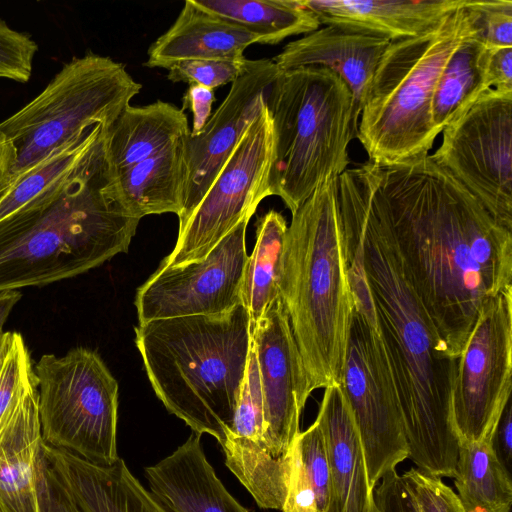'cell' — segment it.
<instances>
[{
  "instance_id": "18",
  "label": "cell",
  "mask_w": 512,
  "mask_h": 512,
  "mask_svg": "<svg viewBox=\"0 0 512 512\" xmlns=\"http://www.w3.org/2000/svg\"><path fill=\"white\" fill-rule=\"evenodd\" d=\"M43 455L82 512H171L121 458L110 465L96 464L45 442Z\"/></svg>"
},
{
  "instance_id": "43",
  "label": "cell",
  "mask_w": 512,
  "mask_h": 512,
  "mask_svg": "<svg viewBox=\"0 0 512 512\" xmlns=\"http://www.w3.org/2000/svg\"><path fill=\"white\" fill-rule=\"evenodd\" d=\"M22 293L18 290L0 291V335L11 311L19 302Z\"/></svg>"
},
{
  "instance_id": "41",
  "label": "cell",
  "mask_w": 512,
  "mask_h": 512,
  "mask_svg": "<svg viewBox=\"0 0 512 512\" xmlns=\"http://www.w3.org/2000/svg\"><path fill=\"white\" fill-rule=\"evenodd\" d=\"M494 444H497L502 462L509 465L512 455V412L511 401H509L503 411L498 423Z\"/></svg>"
},
{
  "instance_id": "40",
  "label": "cell",
  "mask_w": 512,
  "mask_h": 512,
  "mask_svg": "<svg viewBox=\"0 0 512 512\" xmlns=\"http://www.w3.org/2000/svg\"><path fill=\"white\" fill-rule=\"evenodd\" d=\"M486 72L491 88L512 91V46L489 47Z\"/></svg>"
},
{
  "instance_id": "11",
  "label": "cell",
  "mask_w": 512,
  "mask_h": 512,
  "mask_svg": "<svg viewBox=\"0 0 512 512\" xmlns=\"http://www.w3.org/2000/svg\"><path fill=\"white\" fill-rule=\"evenodd\" d=\"M273 121L267 106L249 126L217 177L183 226L160 267L203 259L242 220L271 196Z\"/></svg>"
},
{
  "instance_id": "37",
  "label": "cell",
  "mask_w": 512,
  "mask_h": 512,
  "mask_svg": "<svg viewBox=\"0 0 512 512\" xmlns=\"http://www.w3.org/2000/svg\"><path fill=\"white\" fill-rule=\"evenodd\" d=\"M373 494L377 512H420L401 475L395 470L381 478Z\"/></svg>"
},
{
  "instance_id": "28",
  "label": "cell",
  "mask_w": 512,
  "mask_h": 512,
  "mask_svg": "<svg viewBox=\"0 0 512 512\" xmlns=\"http://www.w3.org/2000/svg\"><path fill=\"white\" fill-rule=\"evenodd\" d=\"M489 47L476 33L452 53L434 92L432 120L442 130L460 117L484 92L491 89L487 79Z\"/></svg>"
},
{
  "instance_id": "23",
  "label": "cell",
  "mask_w": 512,
  "mask_h": 512,
  "mask_svg": "<svg viewBox=\"0 0 512 512\" xmlns=\"http://www.w3.org/2000/svg\"><path fill=\"white\" fill-rule=\"evenodd\" d=\"M260 39L186 0L170 28L148 49L149 68L169 69L192 59H244V51Z\"/></svg>"
},
{
  "instance_id": "3",
  "label": "cell",
  "mask_w": 512,
  "mask_h": 512,
  "mask_svg": "<svg viewBox=\"0 0 512 512\" xmlns=\"http://www.w3.org/2000/svg\"><path fill=\"white\" fill-rule=\"evenodd\" d=\"M103 132L71 172L0 220V291L72 278L128 251L140 219L115 196Z\"/></svg>"
},
{
  "instance_id": "6",
  "label": "cell",
  "mask_w": 512,
  "mask_h": 512,
  "mask_svg": "<svg viewBox=\"0 0 512 512\" xmlns=\"http://www.w3.org/2000/svg\"><path fill=\"white\" fill-rule=\"evenodd\" d=\"M464 4L419 35L391 40L383 52L357 129L368 161L392 166L428 155L440 133L432 120L439 76L476 33Z\"/></svg>"
},
{
  "instance_id": "21",
  "label": "cell",
  "mask_w": 512,
  "mask_h": 512,
  "mask_svg": "<svg viewBox=\"0 0 512 512\" xmlns=\"http://www.w3.org/2000/svg\"><path fill=\"white\" fill-rule=\"evenodd\" d=\"M144 473L152 494L171 512H250L216 475L195 432Z\"/></svg>"
},
{
  "instance_id": "2",
  "label": "cell",
  "mask_w": 512,
  "mask_h": 512,
  "mask_svg": "<svg viewBox=\"0 0 512 512\" xmlns=\"http://www.w3.org/2000/svg\"><path fill=\"white\" fill-rule=\"evenodd\" d=\"M342 230L358 246L403 418L409 457L417 469L455 477L459 440L450 400L457 359L438 336L407 278L377 201L369 169L338 183Z\"/></svg>"
},
{
  "instance_id": "39",
  "label": "cell",
  "mask_w": 512,
  "mask_h": 512,
  "mask_svg": "<svg viewBox=\"0 0 512 512\" xmlns=\"http://www.w3.org/2000/svg\"><path fill=\"white\" fill-rule=\"evenodd\" d=\"M214 102L215 95L213 89L197 84H189L182 98V110L188 109L192 113L191 135L201 132L212 115Z\"/></svg>"
},
{
  "instance_id": "16",
  "label": "cell",
  "mask_w": 512,
  "mask_h": 512,
  "mask_svg": "<svg viewBox=\"0 0 512 512\" xmlns=\"http://www.w3.org/2000/svg\"><path fill=\"white\" fill-rule=\"evenodd\" d=\"M279 71L272 59L249 60L200 133L185 140L187 183L178 216L183 226L238 145L261 114Z\"/></svg>"
},
{
  "instance_id": "10",
  "label": "cell",
  "mask_w": 512,
  "mask_h": 512,
  "mask_svg": "<svg viewBox=\"0 0 512 512\" xmlns=\"http://www.w3.org/2000/svg\"><path fill=\"white\" fill-rule=\"evenodd\" d=\"M263 396V462L268 509L282 510L291 452L309 397L306 374L279 295L251 328Z\"/></svg>"
},
{
  "instance_id": "19",
  "label": "cell",
  "mask_w": 512,
  "mask_h": 512,
  "mask_svg": "<svg viewBox=\"0 0 512 512\" xmlns=\"http://www.w3.org/2000/svg\"><path fill=\"white\" fill-rule=\"evenodd\" d=\"M316 419L324 433L330 466L326 512H376L362 442L339 384L325 388Z\"/></svg>"
},
{
  "instance_id": "22",
  "label": "cell",
  "mask_w": 512,
  "mask_h": 512,
  "mask_svg": "<svg viewBox=\"0 0 512 512\" xmlns=\"http://www.w3.org/2000/svg\"><path fill=\"white\" fill-rule=\"evenodd\" d=\"M320 24H333L389 40L412 37L431 28L465 0H302Z\"/></svg>"
},
{
  "instance_id": "17",
  "label": "cell",
  "mask_w": 512,
  "mask_h": 512,
  "mask_svg": "<svg viewBox=\"0 0 512 512\" xmlns=\"http://www.w3.org/2000/svg\"><path fill=\"white\" fill-rule=\"evenodd\" d=\"M390 41L372 33L330 24L289 42L272 60L279 72L318 66L335 73L352 95L354 117L359 122L374 72Z\"/></svg>"
},
{
  "instance_id": "5",
  "label": "cell",
  "mask_w": 512,
  "mask_h": 512,
  "mask_svg": "<svg viewBox=\"0 0 512 512\" xmlns=\"http://www.w3.org/2000/svg\"><path fill=\"white\" fill-rule=\"evenodd\" d=\"M135 344L151 386L192 432L221 445L230 430L251 348L243 304L219 315L138 323Z\"/></svg>"
},
{
  "instance_id": "34",
  "label": "cell",
  "mask_w": 512,
  "mask_h": 512,
  "mask_svg": "<svg viewBox=\"0 0 512 512\" xmlns=\"http://www.w3.org/2000/svg\"><path fill=\"white\" fill-rule=\"evenodd\" d=\"M37 51L38 45L29 34L11 28L0 19V78L28 82Z\"/></svg>"
},
{
  "instance_id": "14",
  "label": "cell",
  "mask_w": 512,
  "mask_h": 512,
  "mask_svg": "<svg viewBox=\"0 0 512 512\" xmlns=\"http://www.w3.org/2000/svg\"><path fill=\"white\" fill-rule=\"evenodd\" d=\"M442 133L431 159L512 224V91L487 90Z\"/></svg>"
},
{
  "instance_id": "38",
  "label": "cell",
  "mask_w": 512,
  "mask_h": 512,
  "mask_svg": "<svg viewBox=\"0 0 512 512\" xmlns=\"http://www.w3.org/2000/svg\"><path fill=\"white\" fill-rule=\"evenodd\" d=\"M39 496L41 512H82L45 459L41 471Z\"/></svg>"
},
{
  "instance_id": "24",
  "label": "cell",
  "mask_w": 512,
  "mask_h": 512,
  "mask_svg": "<svg viewBox=\"0 0 512 512\" xmlns=\"http://www.w3.org/2000/svg\"><path fill=\"white\" fill-rule=\"evenodd\" d=\"M189 134L186 114L171 103L158 100L140 107L128 105L104 128L108 169L116 174L162 152Z\"/></svg>"
},
{
  "instance_id": "20",
  "label": "cell",
  "mask_w": 512,
  "mask_h": 512,
  "mask_svg": "<svg viewBox=\"0 0 512 512\" xmlns=\"http://www.w3.org/2000/svg\"><path fill=\"white\" fill-rule=\"evenodd\" d=\"M31 385L0 425V512H41L43 437Z\"/></svg>"
},
{
  "instance_id": "31",
  "label": "cell",
  "mask_w": 512,
  "mask_h": 512,
  "mask_svg": "<svg viewBox=\"0 0 512 512\" xmlns=\"http://www.w3.org/2000/svg\"><path fill=\"white\" fill-rule=\"evenodd\" d=\"M294 448L314 489L319 512H326L330 493V466L324 433L317 419L298 434Z\"/></svg>"
},
{
  "instance_id": "35",
  "label": "cell",
  "mask_w": 512,
  "mask_h": 512,
  "mask_svg": "<svg viewBox=\"0 0 512 512\" xmlns=\"http://www.w3.org/2000/svg\"><path fill=\"white\" fill-rule=\"evenodd\" d=\"M401 477L420 512H465L458 495L440 477L414 467Z\"/></svg>"
},
{
  "instance_id": "15",
  "label": "cell",
  "mask_w": 512,
  "mask_h": 512,
  "mask_svg": "<svg viewBox=\"0 0 512 512\" xmlns=\"http://www.w3.org/2000/svg\"><path fill=\"white\" fill-rule=\"evenodd\" d=\"M248 222L249 219L242 220L203 259L159 267L137 290L135 306L139 323L219 315L242 304Z\"/></svg>"
},
{
  "instance_id": "8",
  "label": "cell",
  "mask_w": 512,
  "mask_h": 512,
  "mask_svg": "<svg viewBox=\"0 0 512 512\" xmlns=\"http://www.w3.org/2000/svg\"><path fill=\"white\" fill-rule=\"evenodd\" d=\"M141 88L106 56L88 53L65 63L34 99L0 122L16 152L5 183L95 125L110 126Z\"/></svg>"
},
{
  "instance_id": "13",
  "label": "cell",
  "mask_w": 512,
  "mask_h": 512,
  "mask_svg": "<svg viewBox=\"0 0 512 512\" xmlns=\"http://www.w3.org/2000/svg\"><path fill=\"white\" fill-rule=\"evenodd\" d=\"M512 286L486 302L457 359L451 423L459 441L493 440L510 401Z\"/></svg>"
},
{
  "instance_id": "44",
  "label": "cell",
  "mask_w": 512,
  "mask_h": 512,
  "mask_svg": "<svg viewBox=\"0 0 512 512\" xmlns=\"http://www.w3.org/2000/svg\"><path fill=\"white\" fill-rule=\"evenodd\" d=\"M12 331L3 332L0 335V368L10 345Z\"/></svg>"
},
{
  "instance_id": "9",
  "label": "cell",
  "mask_w": 512,
  "mask_h": 512,
  "mask_svg": "<svg viewBox=\"0 0 512 512\" xmlns=\"http://www.w3.org/2000/svg\"><path fill=\"white\" fill-rule=\"evenodd\" d=\"M43 441L89 462H116L118 383L97 352L76 347L34 365Z\"/></svg>"
},
{
  "instance_id": "1",
  "label": "cell",
  "mask_w": 512,
  "mask_h": 512,
  "mask_svg": "<svg viewBox=\"0 0 512 512\" xmlns=\"http://www.w3.org/2000/svg\"><path fill=\"white\" fill-rule=\"evenodd\" d=\"M374 191L407 278L458 359L482 306L512 284V224L426 155L379 166Z\"/></svg>"
},
{
  "instance_id": "36",
  "label": "cell",
  "mask_w": 512,
  "mask_h": 512,
  "mask_svg": "<svg viewBox=\"0 0 512 512\" xmlns=\"http://www.w3.org/2000/svg\"><path fill=\"white\" fill-rule=\"evenodd\" d=\"M282 512H319L317 499L298 454L291 452L290 474Z\"/></svg>"
},
{
  "instance_id": "30",
  "label": "cell",
  "mask_w": 512,
  "mask_h": 512,
  "mask_svg": "<svg viewBox=\"0 0 512 512\" xmlns=\"http://www.w3.org/2000/svg\"><path fill=\"white\" fill-rule=\"evenodd\" d=\"M104 127L98 124L88 129L0 187V220L26 205L71 172L84 158Z\"/></svg>"
},
{
  "instance_id": "12",
  "label": "cell",
  "mask_w": 512,
  "mask_h": 512,
  "mask_svg": "<svg viewBox=\"0 0 512 512\" xmlns=\"http://www.w3.org/2000/svg\"><path fill=\"white\" fill-rule=\"evenodd\" d=\"M340 387L357 427L374 488L409 457L403 418L378 320L352 311Z\"/></svg>"
},
{
  "instance_id": "4",
  "label": "cell",
  "mask_w": 512,
  "mask_h": 512,
  "mask_svg": "<svg viewBox=\"0 0 512 512\" xmlns=\"http://www.w3.org/2000/svg\"><path fill=\"white\" fill-rule=\"evenodd\" d=\"M337 179L324 180L292 214L280 263L279 292L309 394L340 384L353 311Z\"/></svg>"
},
{
  "instance_id": "32",
  "label": "cell",
  "mask_w": 512,
  "mask_h": 512,
  "mask_svg": "<svg viewBox=\"0 0 512 512\" xmlns=\"http://www.w3.org/2000/svg\"><path fill=\"white\" fill-rule=\"evenodd\" d=\"M248 63L246 58L183 60L168 69L167 78L172 82L197 84L214 90L232 84L246 71Z\"/></svg>"
},
{
  "instance_id": "26",
  "label": "cell",
  "mask_w": 512,
  "mask_h": 512,
  "mask_svg": "<svg viewBox=\"0 0 512 512\" xmlns=\"http://www.w3.org/2000/svg\"><path fill=\"white\" fill-rule=\"evenodd\" d=\"M202 10L237 25L260 39L277 44L309 34L321 25L302 0H192Z\"/></svg>"
},
{
  "instance_id": "42",
  "label": "cell",
  "mask_w": 512,
  "mask_h": 512,
  "mask_svg": "<svg viewBox=\"0 0 512 512\" xmlns=\"http://www.w3.org/2000/svg\"><path fill=\"white\" fill-rule=\"evenodd\" d=\"M16 161V152L12 143L0 134V187L10 176Z\"/></svg>"
},
{
  "instance_id": "29",
  "label": "cell",
  "mask_w": 512,
  "mask_h": 512,
  "mask_svg": "<svg viewBox=\"0 0 512 512\" xmlns=\"http://www.w3.org/2000/svg\"><path fill=\"white\" fill-rule=\"evenodd\" d=\"M287 228L285 218L275 210L257 221L256 243L248 256L242 287V304L249 313L251 328L280 295L279 272Z\"/></svg>"
},
{
  "instance_id": "33",
  "label": "cell",
  "mask_w": 512,
  "mask_h": 512,
  "mask_svg": "<svg viewBox=\"0 0 512 512\" xmlns=\"http://www.w3.org/2000/svg\"><path fill=\"white\" fill-rule=\"evenodd\" d=\"M476 36L488 47L512 46L511 0H466Z\"/></svg>"
},
{
  "instance_id": "45",
  "label": "cell",
  "mask_w": 512,
  "mask_h": 512,
  "mask_svg": "<svg viewBox=\"0 0 512 512\" xmlns=\"http://www.w3.org/2000/svg\"><path fill=\"white\" fill-rule=\"evenodd\" d=\"M376 512H377V510H376Z\"/></svg>"
},
{
  "instance_id": "7",
  "label": "cell",
  "mask_w": 512,
  "mask_h": 512,
  "mask_svg": "<svg viewBox=\"0 0 512 512\" xmlns=\"http://www.w3.org/2000/svg\"><path fill=\"white\" fill-rule=\"evenodd\" d=\"M266 106L275 138L270 191L293 214L324 180L348 169L358 129L353 98L335 73L307 66L279 72Z\"/></svg>"
},
{
  "instance_id": "27",
  "label": "cell",
  "mask_w": 512,
  "mask_h": 512,
  "mask_svg": "<svg viewBox=\"0 0 512 512\" xmlns=\"http://www.w3.org/2000/svg\"><path fill=\"white\" fill-rule=\"evenodd\" d=\"M454 479L465 512H510L511 477L493 440L459 441Z\"/></svg>"
},
{
  "instance_id": "25",
  "label": "cell",
  "mask_w": 512,
  "mask_h": 512,
  "mask_svg": "<svg viewBox=\"0 0 512 512\" xmlns=\"http://www.w3.org/2000/svg\"><path fill=\"white\" fill-rule=\"evenodd\" d=\"M186 138L116 174L110 173L115 195L127 214L137 219L181 214L187 183Z\"/></svg>"
}]
</instances>
